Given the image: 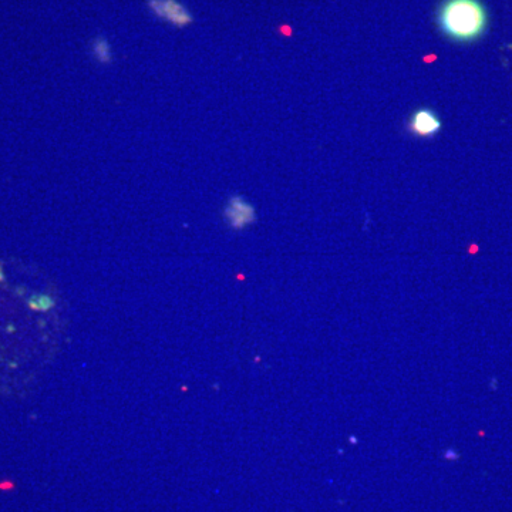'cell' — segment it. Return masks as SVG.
Instances as JSON below:
<instances>
[{
    "label": "cell",
    "instance_id": "6",
    "mask_svg": "<svg viewBox=\"0 0 512 512\" xmlns=\"http://www.w3.org/2000/svg\"><path fill=\"white\" fill-rule=\"evenodd\" d=\"M29 303L33 309L42 312L50 311V309H52L53 306H55V302H53V299L49 298V296L46 295L33 296V298L30 299Z\"/></svg>",
    "mask_w": 512,
    "mask_h": 512
},
{
    "label": "cell",
    "instance_id": "4",
    "mask_svg": "<svg viewBox=\"0 0 512 512\" xmlns=\"http://www.w3.org/2000/svg\"><path fill=\"white\" fill-rule=\"evenodd\" d=\"M225 217H227V221L232 228L242 229L245 225L254 222L255 211L248 202H245L242 198L234 197L229 200Z\"/></svg>",
    "mask_w": 512,
    "mask_h": 512
},
{
    "label": "cell",
    "instance_id": "3",
    "mask_svg": "<svg viewBox=\"0 0 512 512\" xmlns=\"http://www.w3.org/2000/svg\"><path fill=\"white\" fill-rule=\"evenodd\" d=\"M409 130L414 136L431 137L441 130V120L434 111L420 109L414 111L412 119L409 121Z\"/></svg>",
    "mask_w": 512,
    "mask_h": 512
},
{
    "label": "cell",
    "instance_id": "2",
    "mask_svg": "<svg viewBox=\"0 0 512 512\" xmlns=\"http://www.w3.org/2000/svg\"><path fill=\"white\" fill-rule=\"evenodd\" d=\"M147 5L158 19L170 22L175 28H185L194 22L190 10L178 0H148Z\"/></svg>",
    "mask_w": 512,
    "mask_h": 512
},
{
    "label": "cell",
    "instance_id": "1",
    "mask_svg": "<svg viewBox=\"0 0 512 512\" xmlns=\"http://www.w3.org/2000/svg\"><path fill=\"white\" fill-rule=\"evenodd\" d=\"M439 25L454 42H474L487 29V10L480 0H446L439 9Z\"/></svg>",
    "mask_w": 512,
    "mask_h": 512
},
{
    "label": "cell",
    "instance_id": "5",
    "mask_svg": "<svg viewBox=\"0 0 512 512\" xmlns=\"http://www.w3.org/2000/svg\"><path fill=\"white\" fill-rule=\"evenodd\" d=\"M92 52L94 59L101 64H110L113 62V52L109 40L104 36H97L92 42Z\"/></svg>",
    "mask_w": 512,
    "mask_h": 512
}]
</instances>
